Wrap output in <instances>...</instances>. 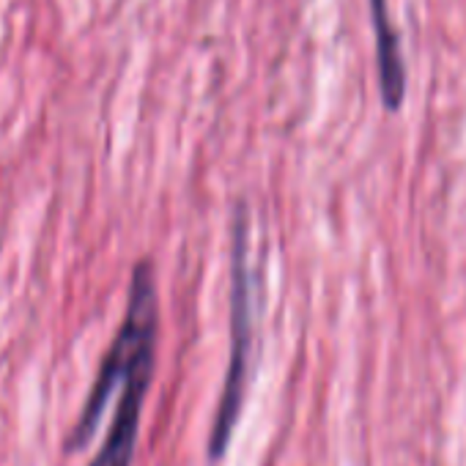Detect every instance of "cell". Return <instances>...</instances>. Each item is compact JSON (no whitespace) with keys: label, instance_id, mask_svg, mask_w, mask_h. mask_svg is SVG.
Instances as JSON below:
<instances>
[{"label":"cell","instance_id":"cell-1","mask_svg":"<svg viewBox=\"0 0 466 466\" xmlns=\"http://www.w3.org/2000/svg\"><path fill=\"white\" fill-rule=\"evenodd\" d=\"M261 269L253 264L250 248V217L248 206H239L237 225H233V289H230V362L222 384V398L217 406L208 458L219 461L230 444V436L237 431L242 403L248 395V384L253 376L256 362V332L261 316Z\"/></svg>","mask_w":466,"mask_h":466},{"label":"cell","instance_id":"cell-2","mask_svg":"<svg viewBox=\"0 0 466 466\" xmlns=\"http://www.w3.org/2000/svg\"><path fill=\"white\" fill-rule=\"evenodd\" d=\"M157 329H159V305H157V283H154V269L148 261H140L132 272L129 283V299H127V316L121 321V329L99 368V376L94 381V390L86 400V409L66 441V450H83L91 436L99 428V420L110 403V398L121 390L135 357L157 343Z\"/></svg>","mask_w":466,"mask_h":466},{"label":"cell","instance_id":"cell-3","mask_svg":"<svg viewBox=\"0 0 466 466\" xmlns=\"http://www.w3.org/2000/svg\"><path fill=\"white\" fill-rule=\"evenodd\" d=\"M154 357H157V343L146 346L135 357V362H132V368H129V373L118 390V409L113 417V425L105 436L102 450L91 461V466H132L143 400H146L151 379H154Z\"/></svg>","mask_w":466,"mask_h":466},{"label":"cell","instance_id":"cell-4","mask_svg":"<svg viewBox=\"0 0 466 466\" xmlns=\"http://www.w3.org/2000/svg\"><path fill=\"white\" fill-rule=\"evenodd\" d=\"M370 20L376 34V66L379 91L387 110H400L406 99V61L400 50V34L392 25L387 0H370Z\"/></svg>","mask_w":466,"mask_h":466}]
</instances>
